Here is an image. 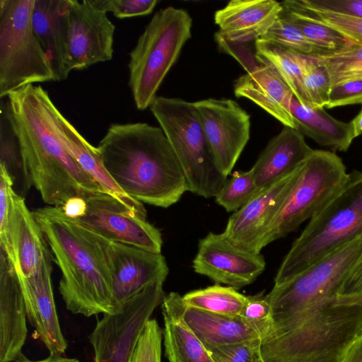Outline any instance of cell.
I'll return each instance as SVG.
<instances>
[{
  "label": "cell",
  "mask_w": 362,
  "mask_h": 362,
  "mask_svg": "<svg viewBox=\"0 0 362 362\" xmlns=\"http://www.w3.org/2000/svg\"><path fill=\"white\" fill-rule=\"evenodd\" d=\"M100 11L111 12L119 19L150 14L158 3V0H90Z\"/></svg>",
  "instance_id": "41"
},
{
  "label": "cell",
  "mask_w": 362,
  "mask_h": 362,
  "mask_svg": "<svg viewBox=\"0 0 362 362\" xmlns=\"http://www.w3.org/2000/svg\"><path fill=\"white\" fill-rule=\"evenodd\" d=\"M165 356L169 362H214L209 351L179 316L161 304Z\"/></svg>",
  "instance_id": "29"
},
{
  "label": "cell",
  "mask_w": 362,
  "mask_h": 362,
  "mask_svg": "<svg viewBox=\"0 0 362 362\" xmlns=\"http://www.w3.org/2000/svg\"><path fill=\"white\" fill-rule=\"evenodd\" d=\"M149 108L175 153L189 191L216 197L227 177L214 163L194 102L158 96Z\"/></svg>",
  "instance_id": "8"
},
{
  "label": "cell",
  "mask_w": 362,
  "mask_h": 362,
  "mask_svg": "<svg viewBox=\"0 0 362 362\" xmlns=\"http://www.w3.org/2000/svg\"><path fill=\"white\" fill-rule=\"evenodd\" d=\"M302 165L288 175L260 190L234 212L223 232L227 239L238 247L260 252L263 239L296 182Z\"/></svg>",
  "instance_id": "17"
},
{
  "label": "cell",
  "mask_w": 362,
  "mask_h": 362,
  "mask_svg": "<svg viewBox=\"0 0 362 362\" xmlns=\"http://www.w3.org/2000/svg\"><path fill=\"white\" fill-rule=\"evenodd\" d=\"M51 261L49 251L28 277L18 274L30 324L49 354L63 355L68 344L61 330L54 303Z\"/></svg>",
  "instance_id": "18"
},
{
  "label": "cell",
  "mask_w": 362,
  "mask_h": 362,
  "mask_svg": "<svg viewBox=\"0 0 362 362\" xmlns=\"http://www.w3.org/2000/svg\"><path fill=\"white\" fill-rule=\"evenodd\" d=\"M97 149L117 185L142 203L168 208L189 191L175 153L160 127L112 124Z\"/></svg>",
  "instance_id": "2"
},
{
  "label": "cell",
  "mask_w": 362,
  "mask_h": 362,
  "mask_svg": "<svg viewBox=\"0 0 362 362\" xmlns=\"http://www.w3.org/2000/svg\"><path fill=\"white\" fill-rule=\"evenodd\" d=\"M32 212L61 271L59 291L66 309L86 317L119 313L101 237L62 206L39 207Z\"/></svg>",
  "instance_id": "3"
},
{
  "label": "cell",
  "mask_w": 362,
  "mask_h": 362,
  "mask_svg": "<svg viewBox=\"0 0 362 362\" xmlns=\"http://www.w3.org/2000/svg\"><path fill=\"white\" fill-rule=\"evenodd\" d=\"M262 339H255L216 347L209 351L214 362H264Z\"/></svg>",
  "instance_id": "40"
},
{
  "label": "cell",
  "mask_w": 362,
  "mask_h": 362,
  "mask_svg": "<svg viewBox=\"0 0 362 362\" xmlns=\"http://www.w3.org/2000/svg\"><path fill=\"white\" fill-rule=\"evenodd\" d=\"M281 3L282 6L296 10L311 20L330 27L350 41L362 44V18L308 9L300 6L296 0H286Z\"/></svg>",
  "instance_id": "35"
},
{
  "label": "cell",
  "mask_w": 362,
  "mask_h": 362,
  "mask_svg": "<svg viewBox=\"0 0 362 362\" xmlns=\"http://www.w3.org/2000/svg\"><path fill=\"white\" fill-rule=\"evenodd\" d=\"M313 150L300 132L284 126L250 168L259 191L295 171Z\"/></svg>",
  "instance_id": "23"
},
{
  "label": "cell",
  "mask_w": 362,
  "mask_h": 362,
  "mask_svg": "<svg viewBox=\"0 0 362 362\" xmlns=\"http://www.w3.org/2000/svg\"><path fill=\"white\" fill-rule=\"evenodd\" d=\"M259 40L302 55L317 57L326 54L281 13L272 26Z\"/></svg>",
  "instance_id": "33"
},
{
  "label": "cell",
  "mask_w": 362,
  "mask_h": 362,
  "mask_svg": "<svg viewBox=\"0 0 362 362\" xmlns=\"http://www.w3.org/2000/svg\"><path fill=\"white\" fill-rule=\"evenodd\" d=\"M313 57L326 68L332 87L362 80V44L352 42L340 51Z\"/></svg>",
  "instance_id": "31"
},
{
  "label": "cell",
  "mask_w": 362,
  "mask_h": 362,
  "mask_svg": "<svg viewBox=\"0 0 362 362\" xmlns=\"http://www.w3.org/2000/svg\"><path fill=\"white\" fill-rule=\"evenodd\" d=\"M354 136L358 137L362 135V108L358 115L351 121Z\"/></svg>",
  "instance_id": "48"
},
{
  "label": "cell",
  "mask_w": 362,
  "mask_h": 362,
  "mask_svg": "<svg viewBox=\"0 0 362 362\" xmlns=\"http://www.w3.org/2000/svg\"><path fill=\"white\" fill-rule=\"evenodd\" d=\"M13 183V177L9 171L3 165H0V247L15 266L8 223Z\"/></svg>",
  "instance_id": "38"
},
{
  "label": "cell",
  "mask_w": 362,
  "mask_h": 362,
  "mask_svg": "<svg viewBox=\"0 0 362 362\" xmlns=\"http://www.w3.org/2000/svg\"><path fill=\"white\" fill-rule=\"evenodd\" d=\"M362 235V171L354 170L337 195L312 217L285 256L274 286L293 279Z\"/></svg>",
  "instance_id": "5"
},
{
  "label": "cell",
  "mask_w": 362,
  "mask_h": 362,
  "mask_svg": "<svg viewBox=\"0 0 362 362\" xmlns=\"http://www.w3.org/2000/svg\"><path fill=\"white\" fill-rule=\"evenodd\" d=\"M240 316L259 333L262 340L272 334V308L266 296L257 294L247 296Z\"/></svg>",
  "instance_id": "37"
},
{
  "label": "cell",
  "mask_w": 362,
  "mask_h": 362,
  "mask_svg": "<svg viewBox=\"0 0 362 362\" xmlns=\"http://www.w3.org/2000/svg\"><path fill=\"white\" fill-rule=\"evenodd\" d=\"M163 329L156 319L145 325L129 362H161Z\"/></svg>",
  "instance_id": "39"
},
{
  "label": "cell",
  "mask_w": 362,
  "mask_h": 362,
  "mask_svg": "<svg viewBox=\"0 0 362 362\" xmlns=\"http://www.w3.org/2000/svg\"><path fill=\"white\" fill-rule=\"evenodd\" d=\"M349 173L335 153L313 149L262 241V248L295 231L340 191Z\"/></svg>",
  "instance_id": "10"
},
{
  "label": "cell",
  "mask_w": 362,
  "mask_h": 362,
  "mask_svg": "<svg viewBox=\"0 0 362 362\" xmlns=\"http://www.w3.org/2000/svg\"><path fill=\"white\" fill-rule=\"evenodd\" d=\"M215 165L230 174L250 136V116L232 99L207 98L194 102Z\"/></svg>",
  "instance_id": "13"
},
{
  "label": "cell",
  "mask_w": 362,
  "mask_h": 362,
  "mask_svg": "<svg viewBox=\"0 0 362 362\" xmlns=\"http://www.w3.org/2000/svg\"><path fill=\"white\" fill-rule=\"evenodd\" d=\"M265 267L260 252L235 245L223 233L211 232L202 238L192 261L196 273L235 289L252 284Z\"/></svg>",
  "instance_id": "14"
},
{
  "label": "cell",
  "mask_w": 362,
  "mask_h": 362,
  "mask_svg": "<svg viewBox=\"0 0 362 362\" xmlns=\"http://www.w3.org/2000/svg\"><path fill=\"white\" fill-rule=\"evenodd\" d=\"M253 173L247 171H235L227 179L221 189L215 197L216 202L228 212H235L258 192Z\"/></svg>",
  "instance_id": "34"
},
{
  "label": "cell",
  "mask_w": 362,
  "mask_h": 362,
  "mask_svg": "<svg viewBox=\"0 0 362 362\" xmlns=\"http://www.w3.org/2000/svg\"><path fill=\"white\" fill-rule=\"evenodd\" d=\"M274 0H232L216 11V40L223 49L261 38L282 12Z\"/></svg>",
  "instance_id": "19"
},
{
  "label": "cell",
  "mask_w": 362,
  "mask_h": 362,
  "mask_svg": "<svg viewBox=\"0 0 362 362\" xmlns=\"http://www.w3.org/2000/svg\"><path fill=\"white\" fill-rule=\"evenodd\" d=\"M341 362H362V333L349 347Z\"/></svg>",
  "instance_id": "45"
},
{
  "label": "cell",
  "mask_w": 362,
  "mask_h": 362,
  "mask_svg": "<svg viewBox=\"0 0 362 362\" xmlns=\"http://www.w3.org/2000/svg\"><path fill=\"white\" fill-rule=\"evenodd\" d=\"M13 362H80L78 359L74 358H68L63 356L62 355H53L49 354V356L40 361H31L25 357L23 354H22L18 358H16Z\"/></svg>",
  "instance_id": "47"
},
{
  "label": "cell",
  "mask_w": 362,
  "mask_h": 362,
  "mask_svg": "<svg viewBox=\"0 0 362 362\" xmlns=\"http://www.w3.org/2000/svg\"><path fill=\"white\" fill-rule=\"evenodd\" d=\"M337 298L349 301L362 300V252L346 276Z\"/></svg>",
  "instance_id": "44"
},
{
  "label": "cell",
  "mask_w": 362,
  "mask_h": 362,
  "mask_svg": "<svg viewBox=\"0 0 362 362\" xmlns=\"http://www.w3.org/2000/svg\"><path fill=\"white\" fill-rule=\"evenodd\" d=\"M303 78V105L324 108L329 101L332 85L326 68L312 57Z\"/></svg>",
  "instance_id": "36"
},
{
  "label": "cell",
  "mask_w": 362,
  "mask_h": 362,
  "mask_svg": "<svg viewBox=\"0 0 362 362\" xmlns=\"http://www.w3.org/2000/svg\"><path fill=\"white\" fill-rule=\"evenodd\" d=\"M8 223L15 267L21 276L28 277L49 250L33 212L28 209L25 199L14 190L11 193Z\"/></svg>",
  "instance_id": "25"
},
{
  "label": "cell",
  "mask_w": 362,
  "mask_h": 362,
  "mask_svg": "<svg viewBox=\"0 0 362 362\" xmlns=\"http://www.w3.org/2000/svg\"><path fill=\"white\" fill-rule=\"evenodd\" d=\"M362 104V80L348 81L332 87L326 107Z\"/></svg>",
  "instance_id": "43"
},
{
  "label": "cell",
  "mask_w": 362,
  "mask_h": 362,
  "mask_svg": "<svg viewBox=\"0 0 362 362\" xmlns=\"http://www.w3.org/2000/svg\"><path fill=\"white\" fill-rule=\"evenodd\" d=\"M83 198V213L74 218L82 224L109 240L161 253V233L146 218L108 193L98 192Z\"/></svg>",
  "instance_id": "12"
},
{
  "label": "cell",
  "mask_w": 362,
  "mask_h": 362,
  "mask_svg": "<svg viewBox=\"0 0 362 362\" xmlns=\"http://www.w3.org/2000/svg\"><path fill=\"white\" fill-rule=\"evenodd\" d=\"M291 110L295 129L320 146L345 152L355 139L351 122L338 120L324 108L303 105L294 97Z\"/></svg>",
  "instance_id": "27"
},
{
  "label": "cell",
  "mask_w": 362,
  "mask_h": 362,
  "mask_svg": "<svg viewBox=\"0 0 362 362\" xmlns=\"http://www.w3.org/2000/svg\"><path fill=\"white\" fill-rule=\"evenodd\" d=\"M192 19L182 8L168 6L152 17L129 53V86L136 108L150 107L157 92L191 37Z\"/></svg>",
  "instance_id": "7"
},
{
  "label": "cell",
  "mask_w": 362,
  "mask_h": 362,
  "mask_svg": "<svg viewBox=\"0 0 362 362\" xmlns=\"http://www.w3.org/2000/svg\"><path fill=\"white\" fill-rule=\"evenodd\" d=\"M2 109L16 138L21 169L48 206L104 192L81 168L60 137L61 112L47 90L28 85L9 93ZM106 193V192H105Z\"/></svg>",
  "instance_id": "1"
},
{
  "label": "cell",
  "mask_w": 362,
  "mask_h": 362,
  "mask_svg": "<svg viewBox=\"0 0 362 362\" xmlns=\"http://www.w3.org/2000/svg\"><path fill=\"white\" fill-rule=\"evenodd\" d=\"M69 53L72 70L112 59L115 26L90 0H67Z\"/></svg>",
  "instance_id": "16"
},
{
  "label": "cell",
  "mask_w": 362,
  "mask_h": 362,
  "mask_svg": "<svg viewBox=\"0 0 362 362\" xmlns=\"http://www.w3.org/2000/svg\"><path fill=\"white\" fill-rule=\"evenodd\" d=\"M62 207L68 216L78 218L83 214L86 202L83 197H74L68 200Z\"/></svg>",
  "instance_id": "46"
},
{
  "label": "cell",
  "mask_w": 362,
  "mask_h": 362,
  "mask_svg": "<svg viewBox=\"0 0 362 362\" xmlns=\"http://www.w3.org/2000/svg\"><path fill=\"white\" fill-rule=\"evenodd\" d=\"M362 333V300L337 298L295 326L262 341L264 362H341Z\"/></svg>",
  "instance_id": "4"
},
{
  "label": "cell",
  "mask_w": 362,
  "mask_h": 362,
  "mask_svg": "<svg viewBox=\"0 0 362 362\" xmlns=\"http://www.w3.org/2000/svg\"><path fill=\"white\" fill-rule=\"evenodd\" d=\"M100 236L105 247L112 273L114 299L119 312L124 303L151 286L164 283L169 269L161 253Z\"/></svg>",
  "instance_id": "15"
},
{
  "label": "cell",
  "mask_w": 362,
  "mask_h": 362,
  "mask_svg": "<svg viewBox=\"0 0 362 362\" xmlns=\"http://www.w3.org/2000/svg\"><path fill=\"white\" fill-rule=\"evenodd\" d=\"M26 319L18 272L1 250L0 362H13L23 354L28 334Z\"/></svg>",
  "instance_id": "21"
},
{
  "label": "cell",
  "mask_w": 362,
  "mask_h": 362,
  "mask_svg": "<svg viewBox=\"0 0 362 362\" xmlns=\"http://www.w3.org/2000/svg\"><path fill=\"white\" fill-rule=\"evenodd\" d=\"M59 123L61 139L81 168L104 192L146 218L144 204L127 195L112 179L103 164L97 147L91 145L62 113Z\"/></svg>",
  "instance_id": "26"
},
{
  "label": "cell",
  "mask_w": 362,
  "mask_h": 362,
  "mask_svg": "<svg viewBox=\"0 0 362 362\" xmlns=\"http://www.w3.org/2000/svg\"><path fill=\"white\" fill-rule=\"evenodd\" d=\"M32 21L55 81L66 79L72 71L69 53L67 0H35Z\"/></svg>",
  "instance_id": "22"
},
{
  "label": "cell",
  "mask_w": 362,
  "mask_h": 362,
  "mask_svg": "<svg viewBox=\"0 0 362 362\" xmlns=\"http://www.w3.org/2000/svg\"><path fill=\"white\" fill-rule=\"evenodd\" d=\"M237 98H247L279 121L295 129L291 107L294 95L289 87L270 68L257 64L234 83Z\"/></svg>",
  "instance_id": "24"
},
{
  "label": "cell",
  "mask_w": 362,
  "mask_h": 362,
  "mask_svg": "<svg viewBox=\"0 0 362 362\" xmlns=\"http://www.w3.org/2000/svg\"><path fill=\"white\" fill-rule=\"evenodd\" d=\"M247 296L231 286L219 284L192 291L182 296L190 307L220 315L237 316L241 313Z\"/></svg>",
  "instance_id": "30"
},
{
  "label": "cell",
  "mask_w": 362,
  "mask_h": 362,
  "mask_svg": "<svg viewBox=\"0 0 362 362\" xmlns=\"http://www.w3.org/2000/svg\"><path fill=\"white\" fill-rule=\"evenodd\" d=\"M282 7L281 14L325 54L340 51L353 42L335 30L310 19L296 10Z\"/></svg>",
  "instance_id": "32"
},
{
  "label": "cell",
  "mask_w": 362,
  "mask_h": 362,
  "mask_svg": "<svg viewBox=\"0 0 362 362\" xmlns=\"http://www.w3.org/2000/svg\"><path fill=\"white\" fill-rule=\"evenodd\" d=\"M255 57L259 64L273 70L303 105V78L312 62V57L288 51L259 39L255 41Z\"/></svg>",
  "instance_id": "28"
},
{
  "label": "cell",
  "mask_w": 362,
  "mask_h": 362,
  "mask_svg": "<svg viewBox=\"0 0 362 362\" xmlns=\"http://www.w3.org/2000/svg\"><path fill=\"white\" fill-rule=\"evenodd\" d=\"M165 296L163 283H156L122 306L104 315L89 337L95 362H129L139 337Z\"/></svg>",
  "instance_id": "11"
},
{
  "label": "cell",
  "mask_w": 362,
  "mask_h": 362,
  "mask_svg": "<svg viewBox=\"0 0 362 362\" xmlns=\"http://www.w3.org/2000/svg\"><path fill=\"white\" fill-rule=\"evenodd\" d=\"M35 0L0 1V97L37 83L55 81L35 33Z\"/></svg>",
  "instance_id": "9"
},
{
  "label": "cell",
  "mask_w": 362,
  "mask_h": 362,
  "mask_svg": "<svg viewBox=\"0 0 362 362\" xmlns=\"http://www.w3.org/2000/svg\"><path fill=\"white\" fill-rule=\"evenodd\" d=\"M161 304L176 313L208 351L261 339L259 333L240 315H220L188 306L177 293L165 295Z\"/></svg>",
  "instance_id": "20"
},
{
  "label": "cell",
  "mask_w": 362,
  "mask_h": 362,
  "mask_svg": "<svg viewBox=\"0 0 362 362\" xmlns=\"http://www.w3.org/2000/svg\"><path fill=\"white\" fill-rule=\"evenodd\" d=\"M303 8L362 18V0H296Z\"/></svg>",
  "instance_id": "42"
},
{
  "label": "cell",
  "mask_w": 362,
  "mask_h": 362,
  "mask_svg": "<svg viewBox=\"0 0 362 362\" xmlns=\"http://www.w3.org/2000/svg\"><path fill=\"white\" fill-rule=\"evenodd\" d=\"M362 252V235L318 260L266 295L272 313L274 336L337 298L350 269Z\"/></svg>",
  "instance_id": "6"
}]
</instances>
